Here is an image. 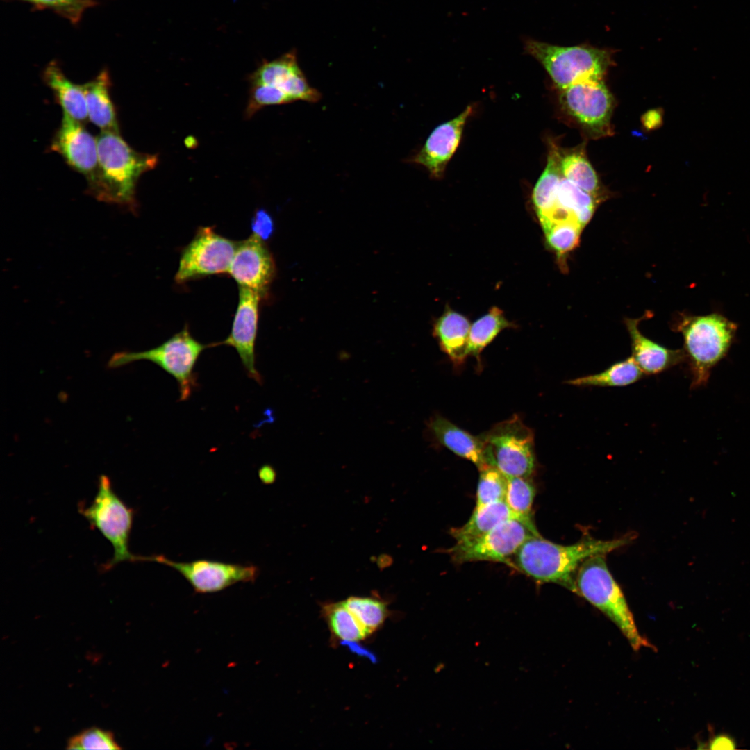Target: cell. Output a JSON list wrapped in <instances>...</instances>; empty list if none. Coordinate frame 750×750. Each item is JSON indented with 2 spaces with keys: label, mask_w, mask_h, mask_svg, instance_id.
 Returning a JSON list of instances; mask_svg holds the SVG:
<instances>
[{
  "label": "cell",
  "mask_w": 750,
  "mask_h": 750,
  "mask_svg": "<svg viewBox=\"0 0 750 750\" xmlns=\"http://www.w3.org/2000/svg\"><path fill=\"white\" fill-rule=\"evenodd\" d=\"M515 517L521 516L504 501H499L474 508L469 519L461 527L451 528L450 533L456 544H467L485 535L503 521Z\"/></svg>",
  "instance_id": "obj_23"
},
{
  "label": "cell",
  "mask_w": 750,
  "mask_h": 750,
  "mask_svg": "<svg viewBox=\"0 0 750 750\" xmlns=\"http://www.w3.org/2000/svg\"><path fill=\"white\" fill-rule=\"evenodd\" d=\"M538 535L532 517H515L503 521L476 540L455 544L446 552L456 563L492 561L509 565L510 557L519 547Z\"/></svg>",
  "instance_id": "obj_9"
},
{
  "label": "cell",
  "mask_w": 750,
  "mask_h": 750,
  "mask_svg": "<svg viewBox=\"0 0 750 750\" xmlns=\"http://www.w3.org/2000/svg\"><path fill=\"white\" fill-rule=\"evenodd\" d=\"M50 149L60 155L72 169L85 178L89 192L94 197L100 178L97 138L83 123L63 112Z\"/></svg>",
  "instance_id": "obj_12"
},
{
  "label": "cell",
  "mask_w": 750,
  "mask_h": 750,
  "mask_svg": "<svg viewBox=\"0 0 750 750\" xmlns=\"http://www.w3.org/2000/svg\"><path fill=\"white\" fill-rule=\"evenodd\" d=\"M561 104L580 126L593 138L612 133L611 117L614 98L603 78H585L561 90Z\"/></svg>",
  "instance_id": "obj_10"
},
{
  "label": "cell",
  "mask_w": 750,
  "mask_h": 750,
  "mask_svg": "<svg viewBox=\"0 0 750 750\" xmlns=\"http://www.w3.org/2000/svg\"><path fill=\"white\" fill-rule=\"evenodd\" d=\"M342 644L347 646L349 649L353 652L360 656L367 657L373 661L375 660V657L373 656V654L371 652L367 651L366 649H364L362 647L356 644V641H342Z\"/></svg>",
  "instance_id": "obj_39"
},
{
  "label": "cell",
  "mask_w": 750,
  "mask_h": 750,
  "mask_svg": "<svg viewBox=\"0 0 750 750\" xmlns=\"http://www.w3.org/2000/svg\"><path fill=\"white\" fill-rule=\"evenodd\" d=\"M560 168L562 176L580 188L600 199L601 185L599 177L588 160L583 148L562 153Z\"/></svg>",
  "instance_id": "obj_25"
},
{
  "label": "cell",
  "mask_w": 750,
  "mask_h": 750,
  "mask_svg": "<svg viewBox=\"0 0 750 750\" xmlns=\"http://www.w3.org/2000/svg\"><path fill=\"white\" fill-rule=\"evenodd\" d=\"M290 99L278 88L266 84H251L244 116L251 118L265 106L291 103Z\"/></svg>",
  "instance_id": "obj_34"
},
{
  "label": "cell",
  "mask_w": 750,
  "mask_h": 750,
  "mask_svg": "<svg viewBox=\"0 0 750 750\" xmlns=\"http://www.w3.org/2000/svg\"><path fill=\"white\" fill-rule=\"evenodd\" d=\"M644 374L631 356L601 372L569 379L566 383L576 387H624L638 381Z\"/></svg>",
  "instance_id": "obj_24"
},
{
  "label": "cell",
  "mask_w": 750,
  "mask_h": 750,
  "mask_svg": "<svg viewBox=\"0 0 750 750\" xmlns=\"http://www.w3.org/2000/svg\"><path fill=\"white\" fill-rule=\"evenodd\" d=\"M560 155V149L556 144H551L545 169L533 188V201L539 218L550 209L556 187L562 176Z\"/></svg>",
  "instance_id": "obj_26"
},
{
  "label": "cell",
  "mask_w": 750,
  "mask_h": 750,
  "mask_svg": "<svg viewBox=\"0 0 750 750\" xmlns=\"http://www.w3.org/2000/svg\"><path fill=\"white\" fill-rule=\"evenodd\" d=\"M640 319H627L626 325L631 344V357L644 374H658L685 362L683 349H668L644 335L638 328Z\"/></svg>",
  "instance_id": "obj_18"
},
{
  "label": "cell",
  "mask_w": 750,
  "mask_h": 750,
  "mask_svg": "<svg viewBox=\"0 0 750 750\" xmlns=\"http://www.w3.org/2000/svg\"><path fill=\"white\" fill-rule=\"evenodd\" d=\"M110 75L106 69L101 70L94 78L82 84L88 119L101 131L120 133L116 110L110 94Z\"/></svg>",
  "instance_id": "obj_20"
},
{
  "label": "cell",
  "mask_w": 750,
  "mask_h": 750,
  "mask_svg": "<svg viewBox=\"0 0 750 750\" xmlns=\"http://www.w3.org/2000/svg\"><path fill=\"white\" fill-rule=\"evenodd\" d=\"M79 511L113 547V556L105 569L123 562L144 561L143 556L135 555L129 549L134 512L115 493L108 476H100L94 499L90 506H81Z\"/></svg>",
  "instance_id": "obj_7"
},
{
  "label": "cell",
  "mask_w": 750,
  "mask_h": 750,
  "mask_svg": "<svg viewBox=\"0 0 750 750\" xmlns=\"http://www.w3.org/2000/svg\"><path fill=\"white\" fill-rule=\"evenodd\" d=\"M251 227L253 234L258 236L263 241L269 239L275 229L272 216L261 208L255 211L251 219Z\"/></svg>",
  "instance_id": "obj_36"
},
{
  "label": "cell",
  "mask_w": 750,
  "mask_h": 750,
  "mask_svg": "<svg viewBox=\"0 0 750 750\" xmlns=\"http://www.w3.org/2000/svg\"><path fill=\"white\" fill-rule=\"evenodd\" d=\"M228 273L239 286L265 297L275 276L276 265L265 241L252 234L239 242Z\"/></svg>",
  "instance_id": "obj_15"
},
{
  "label": "cell",
  "mask_w": 750,
  "mask_h": 750,
  "mask_svg": "<svg viewBox=\"0 0 750 750\" xmlns=\"http://www.w3.org/2000/svg\"><path fill=\"white\" fill-rule=\"evenodd\" d=\"M42 78L64 113L83 124L89 120L82 84L69 80L56 61H51L44 68Z\"/></svg>",
  "instance_id": "obj_21"
},
{
  "label": "cell",
  "mask_w": 750,
  "mask_h": 750,
  "mask_svg": "<svg viewBox=\"0 0 750 750\" xmlns=\"http://www.w3.org/2000/svg\"><path fill=\"white\" fill-rule=\"evenodd\" d=\"M147 561L169 566L179 572L196 592L212 593L238 582H254L259 569L251 565L197 560L188 562H176L164 556H147Z\"/></svg>",
  "instance_id": "obj_13"
},
{
  "label": "cell",
  "mask_w": 750,
  "mask_h": 750,
  "mask_svg": "<svg viewBox=\"0 0 750 750\" xmlns=\"http://www.w3.org/2000/svg\"><path fill=\"white\" fill-rule=\"evenodd\" d=\"M676 328L683 338V351L692 382L691 388L705 385L712 368L727 354L737 326L724 316L712 313L684 316Z\"/></svg>",
  "instance_id": "obj_3"
},
{
  "label": "cell",
  "mask_w": 750,
  "mask_h": 750,
  "mask_svg": "<svg viewBox=\"0 0 750 750\" xmlns=\"http://www.w3.org/2000/svg\"><path fill=\"white\" fill-rule=\"evenodd\" d=\"M238 243L201 227L183 250L175 280L182 283L206 276L228 273Z\"/></svg>",
  "instance_id": "obj_11"
},
{
  "label": "cell",
  "mask_w": 750,
  "mask_h": 750,
  "mask_svg": "<svg viewBox=\"0 0 750 750\" xmlns=\"http://www.w3.org/2000/svg\"><path fill=\"white\" fill-rule=\"evenodd\" d=\"M605 554L585 560L577 571V594L604 613L620 630L635 651L652 645L642 636L624 595L610 574Z\"/></svg>",
  "instance_id": "obj_4"
},
{
  "label": "cell",
  "mask_w": 750,
  "mask_h": 750,
  "mask_svg": "<svg viewBox=\"0 0 750 750\" xmlns=\"http://www.w3.org/2000/svg\"><path fill=\"white\" fill-rule=\"evenodd\" d=\"M512 326L503 312L497 307H493L489 312L478 320L470 327L469 338V355L476 358L479 361L481 351L504 328Z\"/></svg>",
  "instance_id": "obj_27"
},
{
  "label": "cell",
  "mask_w": 750,
  "mask_h": 750,
  "mask_svg": "<svg viewBox=\"0 0 750 750\" xmlns=\"http://www.w3.org/2000/svg\"><path fill=\"white\" fill-rule=\"evenodd\" d=\"M629 540V538L606 541L589 537L572 545H562L534 536L519 547L510 565L538 583L558 584L577 594L575 578L581 563L591 556L619 549Z\"/></svg>",
  "instance_id": "obj_1"
},
{
  "label": "cell",
  "mask_w": 750,
  "mask_h": 750,
  "mask_svg": "<svg viewBox=\"0 0 750 750\" xmlns=\"http://www.w3.org/2000/svg\"><path fill=\"white\" fill-rule=\"evenodd\" d=\"M69 749H120L111 733L92 728L75 735L68 742Z\"/></svg>",
  "instance_id": "obj_35"
},
{
  "label": "cell",
  "mask_w": 750,
  "mask_h": 750,
  "mask_svg": "<svg viewBox=\"0 0 750 750\" xmlns=\"http://www.w3.org/2000/svg\"><path fill=\"white\" fill-rule=\"evenodd\" d=\"M485 462L507 476H530L535 466L534 433L517 415L481 434Z\"/></svg>",
  "instance_id": "obj_8"
},
{
  "label": "cell",
  "mask_w": 750,
  "mask_h": 750,
  "mask_svg": "<svg viewBox=\"0 0 750 750\" xmlns=\"http://www.w3.org/2000/svg\"><path fill=\"white\" fill-rule=\"evenodd\" d=\"M524 47L560 90L583 79L603 78L612 63L610 51L588 45L562 47L527 38Z\"/></svg>",
  "instance_id": "obj_5"
},
{
  "label": "cell",
  "mask_w": 750,
  "mask_h": 750,
  "mask_svg": "<svg viewBox=\"0 0 750 750\" xmlns=\"http://www.w3.org/2000/svg\"><path fill=\"white\" fill-rule=\"evenodd\" d=\"M276 472L269 465H264L259 469V477L266 484L272 483L276 479Z\"/></svg>",
  "instance_id": "obj_38"
},
{
  "label": "cell",
  "mask_w": 750,
  "mask_h": 750,
  "mask_svg": "<svg viewBox=\"0 0 750 750\" xmlns=\"http://www.w3.org/2000/svg\"><path fill=\"white\" fill-rule=\"evenodd\" d=\"M93 1H95V0H93Z\"/></svg>",
  "instance_id": "obj_40"
},
{
  "label": "cell",
  "mask_w": 750,
  "mask_h": 750,
  "mask_svg": "<svg viewBox=\"0 0 750 750\" xmlns=\"http://www.w3.org/2000/svg\"><path fill=\"white\" fill-rule=\"evenodd\" d=\"M344 602L367 635L381 626L388 615L386 603L378 599L351 597Z\"/></svg>",
  "instance_id": "obj_29"
},
{
  "label": "cell",
  "mask_w": 750,
  "mask_h": 750,
  "mask_svg": "<svg viewBox=\"0 0 750 750\" xmlns=\"http://www.w3.org/2000/svg\"><path fill=\"white\" fill-rule=\"evenodd\" d=\"M262 296L247 288L239 286V299L229 335L212 347L226 345L238 352L248 376L258 383H262L256 368L255 345L258 332L259 304Z\"/></svg>",
  "instance_id": "obj_14"
},
{
  "label": "cell",
  "mask_w": 750,
  "mask_h": 750,
  "mask_svg": "<svg viewBox=\"0 0 750 750\" xmlns=\"http://www.w3.org/2000/svg\"><path fill=\"white\" fill-rule=\"evenodd\" d=\"M535 489L526 477L508 476L504 501L517 515L532 517Z\"/></svg>",
  "instance_id": "obj_31"
},
{
  "label": "cell",
  "mask_w": 750,
  "mask_h": 750,
  "mask_svg": "<svg viewBox=\"0 0 750 750\" xmlns=\"http://www.w3.org/2000/svg\"><path fill=\"white\" fill-rule=\"evenodd\" d=\"M428 428L442 445L456 455L472 462L478 470L488 466L484 458L481 435H473L440 415L430 419Z\"/></svg>",
  "instance_id": "obj_19"
},
{
  "label": "cell",
  "mask_w": 750,
  "mask_h": 750,
  "mask_svg": "<svg viewBox=\"0 0 750 750\" xmlns=\"http://www.w3.org/2000/svg\"><path fill=\"white\" fill-rule=\"evenodd\" d=\"M97 140L100 178L94 197L105 202L134 205L138 181L142 174L156 166L158 156L135 151L120 133L101 131Z\"/></svg>",
  "instance_id": "obj_2"
},
{
  "label": "cell",
  "mask_w": 750,
  "mask_h": 750,
  "mask_svg": "<svg viewBox=\"0 0 750 750\" xmlns=\"http://www.w3.org/2000/svg\"><path fill=\"white\" fill-rule=\"evenodd\" d=\"M708 745V749H733L736 743L728 734L720 733L711 738Z\"/></svg>",
  "instance_id": "obj_37"
},
{
  "label": "cell",
  "mask_w": 750,
  "mask_h": 750,
  "mask_svg": "<svg viewBox=\"0 0 750 750\" xmlns=\"http://www.w3.org/2000/svg\"><path fill=\"white\" fill-rule=\"evenodd\" d=\"M582 229L578 223L564 222L553 224L544 231L550 248L558 256H563L578 244Z\"/></svg>",
  "instance_id": "obj_32"
},
{
  "label": "cell",
  "mask_w": 750,
  "mask_h": 750,
  "mask_svg": "<svg viewBox=\"0 0 750 750\" xmlns=\"http://www.w3.org/2000/svg\"><path fill=\"white\" fill-rule=\"evenodd\" d=\"M323 612L332 633L338 638L356 642L367 635L344 601L324 606Z\"/></svg>",
  "instance_id": "obj_28"
},
{
  "label": "cell",
  "mask_w": 750,
  "mask_h": 750,
  "mask_svg": "<svg viewBox=\"0 0 750 750\" xmlns=\"http://www.w3.org/2000/svg\"><path fill=\"white\" fill-rule=\"evenodd\" d=\"M479 472L474 508H480L494 502L504 501L508 476L499 469L491 465H488Z\"/></svg>",
  "instance_id": "obj_30"
},
{
  "label": "cell",
  "mask_w": 750,
  "mask_h": 750,
  "mask_svg": "<svg viewBox=\"0 0 750 750\" xmlns=\"http://www.w3.org/2000/svg\"><path fill=\"white\" fill-rule=\"evenodd\" d=\"M31 4L35 9L50 10L67 19L72 24H78L84 12L97 4L93 0H18Z\"/></svg>",
  "instance_id": "obj_33"
},
{
  "label": "cell",
  "mask_w": 750,
  "mask_h": 750,
  "mask_svg": "<svg viewBox=\"0 0 750 750\" xmlns=\"http://www.w3.org/2000/svg\"><path fill=\"white\" fill-rule=\"evenodd\" d=\"M251 84L261 83L275 86L292 101L315 103L321 93L308 83L299 67L296 54L288 52L281 57L265 61L250 76Z\"/></svg>",
  "instance_id": "obj_16"
},
{
  "label": "cell",
  "mask_w": 750,
  "mask_h": 750,
  "mask_svg": "<svg viewBox=\"0 0 750 750\" xmlns=\"http://www.w3.org/2000/svg\"><path fill=\"white\" fill-rule=\"evenodd\" d=\"M472 112V106H467L457 117L436 127L410 162L426 167L432 177L440 178L459 145Z\"/></svg>",
  "instance_id": "obj_17"
},
{
  "label": "cell",
  "mask_w": 750,
  "mask_h": 750,
  "mask_svg": "<svg viewBox=\"0 0 750 750\" xmlns=\"http://www.w3.org/2000/svg\"><path fill=\"white\" fill-rule=\"evenodd\" d=\"M212 347L197 341L188 326L159 346L143 351H119L108 360V367L118 368L139 360L151 361L172 376L178 385L179 400H188L197 387L194 367L201 353Z\"/></svg>",
  "instance_id": "obj_6"
},
{
  "label": "cell",
  "mask_w": 750,
  "mask_h": 750,
  "mask_svg": "<svg viewBox=\"0 0 750 750\" xmlns=\"http://www.w3.org/2000/svg\"><path fill=\"white\" fill-rule=\"evenodd\" d=\"M470 324L462 315L447 310L435 322L433 335L442 351L456 364H461L469 355Z\"/></svg>",
  "instance_id": "obj_22"
}]
</instances>
